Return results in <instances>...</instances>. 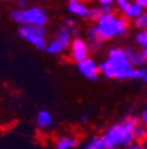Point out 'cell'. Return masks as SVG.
Masks as SVG:
<instances>
[{
	"instance_id": "obj_1",
	"label": "cell",
	"mask_w": 147,
	"mask_h": 149,
	"mask_svg": "<svg viewBox=\"0 0 147 149\" xmlns=\"http://www.w3.org/2000/svg\"><path fill=\"white\" fill-rule=\"evenodd\" d=\"M137 116L126 117L109 127L101 135L106 149H118L119 147H128L134 143L133 129L139 123Z\"/></svg>"
},
{
	"instance_id": "obj_2",
	"label": "cell",
	"mask_w": 147,
	"mask_h": 149,
	"mask_svg": "<svg viewBox=\"0 0 147 149\" xmlns=\"http://www.w3.org/2000/svg\"><path fill=\"white\" fill-rule=\"evenodd\" d=\"M95 29L101 42H106L118 36H124L128 31V20L122 15L105 14L95 23Z\"/></svg>"
},
{
	"instance_id": "obj_3",
	"label": "cell",
	"mask_w": 147,
	"mask_h": 149,
	"mask_svg": "<svg viewBox=\"0 0 147 149\" xmlns=\"http://www.w3.org/2000/svg\"><path fill=\"white\" fill-rule=\"evenodd\" d=\"M131 65L126 57L125 50L121 47H112L108 51V56L105 61L99 63V72L102 73L105 77L117 79L119 74L128 69Z\"/></svg>"
},
{
	"instance_id": "obj_4",
	"label": "cell",
	"mask_w": 147,
	"mask_h": 149,
	"mask_svg": "<svg viewBox=\"0 0 147 149\" xmlns=\"http://www.w3.org/2000/svg\"><path fill=\"white\" fill-rule=\"evenodd\" d=\"M12 20L20 26H36L45 27L48 22V15L46 11L39 6H31L25 10H13L11 11Z\"/></svg>"
},
{
	"instance_id": "obj_5",
	"label": "cell",
	"mask_w": 147,
	"mask_h": 149,
	"mask_svg": "<svg viewBox=\"0 0 147 149\" xmlns=\"http://www.w3.org/2000/svg\"><path fill=\"white\" fill-rule=\"evenodd\" d=\"M18 36L40 51H44L47 47L48 42L46 38V36H47L46 27L19 26V29H18Z\"/></svg>"
},
{
	"instance_id": "obj_6",
	"label": "cell",
	"mask_w": 147,
	"mask_h": 149,
	"mask_svg": "<svg viewBox=\"0 0 147 149\" xmlns=\"http://www.w3.org/2000/svg\"><path fill=\"white\" fill-rule=\"evenodd\" d=\"M73 39V34H72V30L65 27V26H61L56 36H54V38L47 43V47H46V52L48 54H61L63 52H65L69 45H71V42Z\"/></svg>"
},
{
	"instance_id": "obj_7",
	"label": "cell",
	"mask_w": 147,
	"mask_h": 149,
	"mask_svg": "<svg viewBox=\"0 0 147 149\" xmlns=\"http://www.w3.org/2000/svg\"><path fill=\"white\" fill-rule=\"evenodd\" d=\"M69 56L73 62L77 64L89 57V47L86 40L79 38H73L69 45Z\"/></svg>"
},
{
	"instance_id": "obj_8",
	"label": "cell",
	"mask_w": 147,
	"mask_h": 149,
	"mask_svg": "<svg viewBox=\"0 0 147 149\" xmlns=\"http://www.w3.org/2000/svg\"><path fill=\"white\" fill-rule=\"evenodd\" d=\"M77 66H78L79 72L82 74L85 78H87V79H89V81H92V82L98 81L99 73H100V72H99L98 64H97V62H95L93 58L88 57L87 59H85V61L78 63Z\"/></svg>"
},
{
	"instance_id": "obj_9",
	"label": "cell",
	"mask_w": 147,
	"mask_h": 149,
	"mask_svg": "<svg viewBox=\"0 0 147 149\" xmlns=\"http://www.w3.org/2000/svg\"><path fill=\"white\" fill-rule=\"evenodd\" d=\"M67 10L79 18L86 19L87 18V12H88V6L82 3V1H78V0H71L67 4Z\"/></svg>"
},
{
	"instance_id": "obj_10",
	"label": "cell",
	"mask_w": 147,
	"mask_h": 149,
	"mask_svg": "<svg viewBox=\"0 0 147 149\" xmlns=\"http://www.w3.org/2000/svg\"><path fill=\"white\" fill-rule=\"evenodd\" d=\"M145 11L142 10V7L137 3V1H131L128 7L121 13V15L124 18H126L127 20H135L137 18H139Z\"/></svg>"
},
{
	"instance_id": "obj_11",
	"label": "cell",
	"mask_w": 147,
	"mask_h": 149,
	"mask_svg": "<svg viewBox=\"0 0 147 149\" xmlns=\"http://www.w3.org/2000/svg\"><path fill=\"white\" fill-rule=\"evenodd\" d=\"M35 123L39 129H48L53 125V116L47 110H40L35 117Z\"/></svg>"
},
{
	"instance_id": "obj_12",
	"label": "cell",
	"mask_w": 147,
	"mask_h": 149,
	"mask_svg": "<svg viewBox=\"0 0 147 149\" xmlns=\"http://www.w3.org/2000/svg\"><path fill=\"white\" fill-rule=\"evenodd\" d=\"M125 53H126V57H127L128 63H130L131 66H133V68H140L144 64V61H142L141 52L140 51H138L135 49H132V47H127L125 50Z\"/></svg>"
},
{
	"instance_id": "obj_13",
	"label": "cell",
	"mask_w": 147,
	"mask_h": 149,
	"mask_svg": "<svg viewBox=\"0 0 147 149\" xmlns=\"http://www.w3.org/2000/svg\"><path fill=\"white\" fill-rule=\"evenodd\" d=\"M78 146V140L73 136H60L56 140L57 149H73Z\"/></svg>"
},
{
	"instance_id": "obj_14",
	"label": "cell",
	"mask_w": 147,
	"mask_h": 149,
	"mask_svg": "<svg viewBox=\"0 0 147 149\" xmlns=\"http://www.w3.org/2000/svg\"><path fill=\"white\" fill-rule=\"evenodd\" d=\"M133 139L135 143H147V127L139 122L133 129Z\"/></svg>"
},
{
	"instance_id": "obj_15",
	"label": "cell",
	"mask_w": 147,
	"mask_h": 149,
	"mask_svg": "<svg viewBox=\"0 0 147 149\" xmlns=\"http://www.w3.org/2000/svg\"><path fill=\"white\" fill-rule=\"evenodd\" d=\"M81 149H106L102 137L101 136H94L92 137L84 147H81Z\"/></svg>"
},
{
	"instance_id": "obj_16",
	"label": "cell",
	"mask_w": 147,
	"mask_h": 149,
	"mask_svg": "<svg viewBox=\"0 0 147 149\" xmlns=\"http://www.w3.org/2000/svg\"><path fill=\"white\" fill-rule=\"evenodd\" d=\"M101 17H102V12H101L99 6H91V7H88V12H87V18H86V19L97 23Z\"/></svg>"
},
{
	"instance_id": "obj_17",
	"label": "cell",
	"mask_w": 147,
	"mask_h": 149,
	"mask_svg": "<svg viewBox=\"0 0 147 149\" xmlns=\"http://www.w3.org/2000/svg\"><path fill=\"white\" fill-rule=\"evenodd\" d=\"M133 25L140 31H147V12H144L139 18L133 20Z\"/></svg>"
},
{
	"instance_id": "obj_18",
	"label": "cell",
	"mask_w": 147,
	"mask_h": 149,
	"mask_svg": "<svg viewBox=\"0 0 147 149\" xmlns=\"http://www.w3.org/2000/svg\"><path fill=\"white\" fill-rule=\"evenodd\" d=\"M135 43L142 49H147V31H139L135 34Z\"/></svg>"
},
{
	"instance_id": "obj_19",
	"label": "cell",
	"mask_w": 147,
	"mask_h": 149,
	"mask_svg": "<svg viewBox=\"0 0 147 149\" xmlns=\"http://www.w3.org/2000/svg\"><path fill=\"white\" fill-rule=\"evenodd\" d=\"M130 3H131V1H128V0H117V1L114 3V6H115V8H117L120 13H122V12L128 7Z\"/></svg>"
},
{
	"instance_id": "obj_20",
	"label": "cell",
	"mask_w": 147,
	"mask_h": 149,
	"mask_svg": "<svg viewBox=\"0 0 147 149\" xmlns=\"http://www.w3.org/2000/svg\"><path fill=\"white\" fill-rule=\"evenodd\" d=\"M65 27H67V29H69V30H74V29H77V24H76V22L72 19V18H66L65 19V25H64Z\"/></svg>"
},
{
	"instance_id": "obj_21",
	"label": "cell",
	"mask_w": 147,
	"mask_h": 149,
	"mask_svg": "<svg viewBox=\"0 0 147 149\" xmlns=\"http://www.w3.org/2000/svg\"><path fill=\"white\" fill-rule=\"evenodd\" d=\"M125 149H147V143L141 144V143H135V142H134L133 144L126 147Z\"/></svg>"
},
{
	"instance_id": "obj_22",
	"label": "cell",
	"mask_w": 147,
	"mask_h": 149,
	"mask_svg": "<svg viewBox=\"0 0 147 149\" xmlns=\"http://www.w3.org/2000/svg\"><path fill=\"white\" fill-rule=\"evenodd\" d=\"M114 3L115 1H113V0H100L98 5L100 7H107V6H114Z\"/></svg>"
},
{
	"instance_id": "obj_23",
	"label": "cell",
	"mask_w": 147,
	"mask_h": 149,
	"mask_svg": "<svg viewBox=\"0 0 147 149\" xmlns=\"http://www.w3.org/2000/svg\"><path fill=\"white\" fill-rule=\"evenodd\" d=\"M139 121H140V123H142L144 125L147 127V108L142 110V113H141V115H140Z\"/></svg>"
},
{
	"instance_id": "obj_24",
	"label": "cell",
	"mask_w": 147,
	"mask_h": 149,
	"mask_svg": "<svg viewBox=\"0 0 147 149\" xmlns=\"http://www.w3.org/2000/svg\"><path fill=\"white\" fill-rule=\"evenodd\" d=\"M16 7L18 10H25L27 8V1H25V0H19V1H16Z\"/></svg>"
},
{
	"instance_id": "obj_25",
	"label": "cell",
	"mask_w": 147,
	"mask_h": 149,
	"mask_svg": "<svg viewBox=\"0 0 147 149\" xmlns=\"http://www.w3.org/2000/svg\"><path fill=\"white\" fill-rule=\"evenodd\" d=\"M135 1L142 7V10L145 12H147V0H135Z\"/></svg>"
},
{
	"instance_id": "obj_26",
	"label": "cell",
	"mask_w": 147,
	"mask_h": 149,
	"mask_svg": "<svg viewBox=\"0 0 147 149\" xmlns=\"http://www.w3.org/2000/svg\"><path fill=\"white\" fill-rule=\"evenodd\" d=\"M140 52H141V57H142L144 64H147V49H142V50H140Z\"/></svg>"
},
{
	"instance_id": "obj_27",
	"label": "cell",
	"mask_w": 147,
	"mask_h": 149,
	"mask_svg": "<svg viewBox=\"0 0 147 149\" xmlns=\"http://www.w3.org/2000/svg\"><path fill=\"white\" fill-rule=\"evenodd\" d=\"M80 121H81L82 123H86V122L88 121V116H87V115H82V116L80 117Z\"/></svg>"
},
{
	"instance_id": "obj_28",
	"label": "cell",
	"mask_w": 147,
	"mask_h": 149,
	"mask_svg": "<svg viewBox=\"0 0 147 149\" xmlns=\"http://www.w3.org/2000/svg\"><path fill=\"white\" fill-rule=\"evenodd\" d=\"M142 81H144V83H146V84H147V72H146L145 76L142 77Z\"/></svg>"
}]
</instances>
